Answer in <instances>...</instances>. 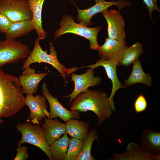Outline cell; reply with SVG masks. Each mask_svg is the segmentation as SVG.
I'll return each instance as SVG.
<instances>
[{
	"label": "cell",
	"mask_w": 160,
	"mask_h": 160,
	"mask_svg": "<svg viewBox=\"0 0 160 160\" xmlns=\"http://www.w3.org/2000/svg\"><path fill=\"white\" fill-rule=\"evenodd\" d=\"M25 97L18 78L0 69V118L12 116L25 105Z\"/></svg>",
	"instance_id": "1"
},
{
	"label": "cell",
	"mask_w": 160,
	"mask_h": 160,
	"mask_svg": "<svg viewBox=\"0 0 160 160\" xmlns=\"http://www.w3.org/2000/svg\"><path fill=\"white\" fill-rule=\"evenodd\" d=\"M107 93L95 89H88L78 95L73 100L71 110L85 112H93L98 118L97 126H100L110 118L113 112L108 101Z\"/></svg>",
	"instance_id": "2"
},
{
	"label": "cell",
	"mask_w": 160,
	"mask_h": 160,
	"mask_svg": "<svg viewBox=\"0 0 160 160\" xmlns=\"http://www.w3.org/2000/svg\"><path fill=\"white\" fill-rule=\"evenodd\" d=\"M40 40L38 37L35 40L33 48L24 63L22 69L30 67L31 65L33 63H44L51 65L58 71L63 79L65 80L70 74L78 69L76 67L66 68L59 61L56 52L52 43H49V54H48L47 50L44 51L42 49Z\"/></svg>",
	"instance_id": "3"
},
{
	"label": "cell",
	"mask_w": 160,
	"mask_h": 160,
	"mask_svg": "<svg viewBox=\"0 0 160 160\" xmlns=\"http://www.w3.org/2000/svg\"><path fill=\"white\" fill-rule=\"evenodd\" d=\"M60 28L54 33V38L57 39L62 35L72 33L83 37L89 41V48L98 50L100 46L97 40V36L102 27L90 28L74 22L73 18L69 15H65L59 25Z\"/></svg>",
	"instance_id": "4"
},
{
	"label": "cell",
	"mask_w": 160,
	"mask_h": 160,
	"mask_svg": "<svg viewBox=\"0 0 160 160\" xmlns=\"http://www.w3.org/2000/svg\"><path fill=\"white\" fill-rule=\"evenodd\" d=\"M16 128L22 134V138L17 143L21 145L28 143L41 149L46 155L49 159L53 160L51 153L45 139L41 127L38 124L26 122L17 124Z\"/></svg>",
	"instance_id": "5"
},
{
	"label": "cell",
	"mask_w": 160,
	"mask_h": 160,
	"mask_svg": "<svg viewBox=\"0 0 160 160\" xmlns=\"http://www.w3.org/2000/svg\"><path fill=\"white\" fill-rule=\"evenodd\" d=\"M31 51L29 46L20 40L0 41V68L7 64L15 63L26 58Z\"/></svg>",
	"instance_id": "6"
},
{
	"label": "cell",
	"mask_w": 160,
	"mask_h": 160,
	"mask_svg": "<svg viewBox=\"0 0 160 160\" xmlns=\"http://www.w3.org/2000/svg\"><path fill=\"white\" fill-rule=\"evenodd\" d=\"M0 12L13 23L31 20L33 17L27 0H0Z\"/></svg>",
	"instance_id": "7"
},
{
	"label": "cell",
	"mask_w": 160,
	"mask_h": 160,
	"mask_svg": "<svg viewBox=\"0 0 160 160\" xmlns=\"http://www.w3.org/2000/svg\"><path fill=\"white\" fill-rule=\"evenodd\" d=\"M95 4L86 9H80L77 8V21L79 23L87 26L92 24L91 19L95 14L102 12L108 7L113 5L117 7L119 10L122 8L130 6V1L124 0L107 1L105 0H94Z\"/></svg>",
	"instance_id": "8"
},
{
	"label": "cell",
	"mask_w": 160,
	"mask_h": 160,
	"mask_svg": "<svg viewBox=\"0 0 160 160\" xmlns=\"http://www.w3.org/2000/svg\"><path fill=\"white\" fill-rule=\"evenodd\" d=\"M71 75V81H73L74 83V90L71 93L63 97V98H70L67 106L79 94L87 91L90 87L99 85L101 81L100 77L95 76L94 69L90 68L81 74L79 75L72 73Z\"/></svg>",
	"instance_id": "9"
},
{
	"label": "cell",
	"mask_w": 160,
	"mask_h": 160,
	"mask_svg": "<svg viewBox=\"0 0 160 160\" xmlns=\"http://www.w3.org/2000/svg\"><path fill=\"white\" fill-rule=\"evenodd\" d=\"M108 24V38L126 42L124 19L120 10L106 9L102 12Z\"/></svg>",
	"instance_id": "10"
},
{
	"label": "cell",
	"mask_w": 160,
	"mask_h": 160,
	"mask_svg": "<svg viewBox=\"0 0 160 160\" xmlns=\"http://www.w3.org/2000/svg\"><path fill=\"white\" fill-rule=\"evenodd\" d=\"M25 104L28 106L30 111L27 121L39 124L44 117L49 118V112L47 111L44 96L39 95L34 96L33 94L27 95L25 97Z\"/></svg>",
	"instance_id": "11"
},
{
	"label": "cell",
	"mask_w": 160,
	"mask_h": 160,
	"mask_svg": "<svg viewBox=\"0 0 160 160\" xmlns=\"http://www.w3.org/2000/svg\"><path fill=\"white\" fill-rule=\"evenodd\" d=\"M41 89L42 93L48 101L50 107L49 118L59 117L65 122L70 119H79L80 112L77 111H70L64 107L56 97L51 95L46 83L42 84Z\"/></svg>",
	"instance_id": "12"
},
{
	"label": "cell",
	"mask_w": 160,
	"mask_h": 160,
	"mask_svg": "<svg viewBox=\"0 0 160 160\" xmlns=\"http://www.w3.org/2000/svg\"><path fill=\"white\" fill-rule=\"evenodd\" d=\"M127 47L126 42L108 38L105 39L103 45L99 47L98 53L101 59L113 62L120 66L123 53Z\"/></svg>",
	"instance_id": "13"
},
{
	"label": "cell",
	"mask_w": 160,
	"mask_h": 160,
	"mask_svg": "<svg viewBox=\"0 0 160 160\" xmlns=\"http://www.w3.org/2000/svg\"><path fill=\"white\" fill-rule=\"evenodd\" d=\"M116 63L100 59L93 64L86 66L81 68H90L94 69L99 66L104 68L108 78L111 80L112 83V89L111 93L108 98L110 105L113 111L116 110L113 98L116 92L120 89L124 88L125 87L120 81L116 73Z\"/></svg>",
	"instance_id": "14"
},
{
	"label": "cell",
	"mask_w": 160,
	"mask_h": 160,
	"mask_svg": "<svg viewBox=\"0 0 160 160\" xmlns=\"http://www.w3.org/2000/svg\"><path fill=\"white\" fill-rule=\"evenodd\" d=\"M113 158L110 160H160V155L151 154L141 145L131 142L129 143L125 151L122 153H114Z\"/></svg>",
	"instance_id": "15"
},
{
	"label": "cell",
	"mask_w": 160,
	"mask_h": 160,
	"mask_svg": "<svg viewBox=\"0 0 160 160\" xmlns=\"http://www.w3.org/2000/svg\"><path fill=\"white\" fill-rule=\"evenodd\" d=\"M35 71V69L30 67L26 68L18 78L24 94L33 95L36 93L39 84L48 73L47 72L36 73Z\"/></svg>",
	"instance_id": "16"
},
{
	"label": "cell",
	"mask_w": 160,
	"mask_h": 160,
	"mask_svg": "<svg viewBox=\"0 0 160 160\" xmlns=\"http://www.w3.org/2000/svg\"><path fill=\"white\" fill-rule=\"evenodd\" d=\"M44 123L41 127L48 145H50L65 133V124L57 119L44 117Z\"/></svg>",
	"instance_id": "17"
},
{
	"label": "cell",
	"mask_w": 160,
	"mask_h": 160,
	"mask_svg": "<svg viewBox=\"0 0 160 160\" xmlns=\"http://www.w3.org/2000/svg\"><path fill=\"white\" fill-rule=\"evenodd\" d=\"M152 80L150 74L144 72L138 58L132 63V71L128 78L124 81V84L126 87L141 83L150 87L153 84Z\"/></svg>",
	"instance_id": "18"
},
{
	"label": "cell",
	"mask_w": 160,
	"mask_h": 160,
	"mask_svg": "<svg viewBox=\"0 0 160 160\" xmlns=\"http://www.w3.org/2000/svg\"><path fill=\"white\" fill-rule=\"evenodd\" d=\"M33 14L31 21L34 30L40 40L44 39L47 35L42 26V12L44 0H27Z\"/></svg>",
	"instance_id": "19"
},
{
	"label": "cell",
	"mask_w": 160,
	"mask_h": 160,
	"mask_svg": "<svg viewBox=\"0 0 160 160\" xmlns=\"http://www.w3.org/2000/svg\"><path fill=\"white\" fill-rule=\"evenodd\" d=\"M141 145L148 153L160 155V132L146 128L141 136Z\"/></svg>",
	"instance_id": "20"
},
{
	"label": "cell",
	"mask_w": 160,
	"mask_h": 160,
	"mask_svg": "<svg viewBox=\"0 0 160 160\" xmlns=\"http://www.w3.org/2000/svg\"><path fill=\"white\" fill-rule=\"evenodd\" d=\"M91 122L70 119L65 122V132L71 137L83 140L89 131Z\"/></svg>",
	"instance_id": "21"
},
{
	"label": "cell",
	"mask_w": 160,
	"mask_h": 160,
	"mask_svg": "<svg viewBox=\"0 0 160 160\" xmlns=\"http://www.w3.org/2000/svg\"><path fill=\"white\" fill-rule=\"evenodd\" d=\"M34 30L31 21L26 20L13 23L5 33L6 39L15 40L26 35Z\"/></svg>",
	"instance_id": "22"
},
{
	"label": "cell",
	"mask_w": 160,
	"mask_h": 160,
	"mask_svg": "<svg viewBox=\"0 0 160 160\" xmlns=\"http://www.w3.org/2000/svg\"><path fill=\"white\" fill-rule=\"evenodd\" d=\"M69 138L66 133L49 145L53 160H65L67 153Z\"/></svg>",
	"instance_id": "23"
},
{
	"label": "cell",
	"mask_w": 160,
	"mask_h": 160,
	"mask_svg": "<svg viewBox=\"0 0 160 160\" xmlns=\"http://www.w3.org/2000/svg\"><path fill=\"white\" fill-rule=\"evenodd\" d=\"M99 135L97 129L92 128L89 130L88 134L83 140L81 151L75 160H95L91 154L92 145L94 142L98 139Z\"/></svg>",
	"instance_id": "24"
},
{
	"label": "cell",
	"mask_w": 160,
	"mask_h": 160,
	"mask_svg": "<svg viewBox=\"0 0 160 160\" xmlns=\"http://www.w3.org/2000/svg\"><path fill=\"white\" fill-rule=\"evenodd\" d=\"M143 52V45L137 42L127 47L120 61V66L128 67L132 64Z\"/></svg>",
	"instance_id": "25"
},
{
	"label": "cell",
	"mask_w": 160,
	"mask_h": 160,
	"mask_svg": "<svg viewBox=\"0 0 160 160\" xmlns=\"http://www.w3.org/2000/svg\"><path fill=\"white\" fill-rule=\"evenodd\" d=\"M83 144V140L73 137L70 138L65 160H75L81 151Z\"/></svg>",
	"instance_id": "26"
},
{
	"label": "cell",
	"mask_w": 160,
	"mask_h": 160,
	"mask_svg": "<svg viewBox=\"0 0 160 160\" xmlns=\"http://www.w3.org/2000/svg\"><path fill=\"white\" fill-rule=\"evenodd\" d=\"M147 107V102L143 94L138 95L134 103V108L136 113L142 112Z\"/></svg>",
	"instance_id": "27"
},
{
	"label": "cell",
	"mask_w": 160,
	"mask_h": 160,
	"mask_svg": "<svg viewBox=\"0 0 160 160\" xmlns=\"http://www.w3.org/2000/svg\"><path fill=\"white\" fill-rule=\"evenodd\" d=\"M13 23L7 17L0 12V33L5 34Z\"/></svg>",
	"instance_id": "28"
},
{
	"label": "cell",
	"mask_w": 160,
	"mask_h": 160,
	"mask_svg": "<svg viewBox=\"0 0 160 160\" xmlns=\"http://www.w3.org/2000/svg\"><path fill=\"white\" fill-rule=\"evenodd\" d=\"M148 10L149 16L153 21L152 18V13L153 11L156 10L160 13V9L158 7L157 1V0H142Z\"/></svg>",
	"instance_id": "29"
},
{
	"label": "cell",
	"mask_w": 160,
	"mask_h": 160,
	"mask_svg": "<svg viewBox=\"0 0 160 160\" xmlns=\"http://www.w3.org/2000/svg\"><path fill=\"white\" fill-rule=\"evenodd\" d=\"M17 153L14 160H25L28 159V148L21 145L18 146L17 149Z\"/></svg>",
	"instance_id": "30"
},
{
	"label": "cell",
	"mask_w": 160,
	"mask_h": 160,
	"mask_svg": "<svg viewBox=\"0 0 160 160\" xmlns=\"http://www.w3.org/2000/svg\"><path fill=\"white\" fill-rule=\"evenodd\" d=\"M1 118H0V124L2 123L3 122V120H2L1 119Z\"/></svg>",
	"instance_id": "31"
}]
</instances>
